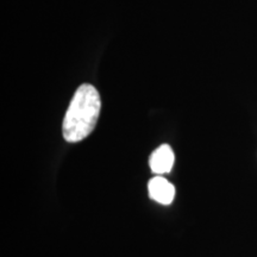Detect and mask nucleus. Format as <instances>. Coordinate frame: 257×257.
<instances>
[{"instance_id": "1", "label": "nucleus", "mask_w": 257, "mask_h": 257, "mask_svg": "<svg viewBox=\"0 0 257 257\" xmlns=\"http://www.w3.org/2000/svg\"><path fill=\"white\" fill-rule=\"evenodd\" d=\"M100 110L101 99L98 89L89 83L80 86L64 115L62 125L64 140L69 143H76L88 137L94 130Z\"/></svg>"}, {"instance_id": "2", "label": "nucleus", "mask_w": 257, "mask_h": 257, "mask_svg": "<svg viewBox=\"0 0 257 257\" xmlns=\"http://www.w3.org/2000/svg\"><path fill=\"white\" fill-rule=\"evenodd\" d=\"M148 191L149 197L161 205H169L174 200L175 187L161 175L150 180L148 184Z\"/></svg>"}, {"instance_id": "3", "label": "nucleus", "mask_w": 257, "mask_h": 257, "mask_svg": "<svg viewBox=\"0 0 257 257\" xmlns=\"http://www.w3.org/2000/svg\"><path fill=\"white\" fill-rule=\"evenodd\" d=\"M174 153L168 144H162V146L154 150L149 160L150 169L154 174L162 175L169 173L174 166Z\"/></svg>"}]
</instances>
